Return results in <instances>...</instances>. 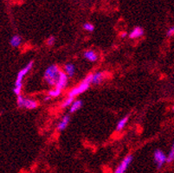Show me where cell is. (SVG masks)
I'll return each instance as SVG.
<instances>
[{
	"instance_id": "1",
	"label": "cell",
	"mask_w": 174,
	"mask_h": 173,
	"mask_svg": "<svg viewBox=\"0 0 174 173\" xmlns=\"http://www.w3.org/2000/svg\"><path fill=\"white\" fill-rule=\"evenodd\" d=\"M33 66H34V61H30L28 63L25 65V67L23 68L17 74L14 88L12 89L14 95H16L17 96L21 95L22 89H23V80L24 79V77L27 75L29 72L31 70Z\"/></svg>"
},
{
	"instance_id": "2",
	"label": "cell",
	"mask_w": 174,
	"mask_h": 173,
	"mask_svg": "<svg viewBox=\"0 0 174 173\" xmlns=\"http://www.w3.org/2000/svg\"><path fill=\"white\" fill-rule=\"evenodd\" d=\"M61 69L57 64H51L43 73V80L50 87H55L60 74Z\"/></svg>"
},
{
	"instance_id": "3",
	"label": "cell",
	"mask_w": 174,
	"mask_h": 173,
	"mask_svg": "<svg viewBox=\"0 0 174 173\" xmlns=\"http://www.w3.org/2000/svg\"><path fill=\"white\" fill-rule=\"evenodd\" d=\"M92 75L93 73L88 74L80 84L77 85L75 88L72 89L68 93V97L75 98L76 96L80 95L82 93L86 92L89 89L90 85L92 84Z\"/></svg>"
},
{
	"instance_id": "4",
	"label": "cell",
	"mask_w": 174,
	"mask_h": 173,
	"mask_svg": "<svg viewBox=\"0 0 174 173\" xmlns=\"http://www.w3.org/2000/svg\"><path fill=\"white\" fill-rule=\"evenodd\" d=\"M39 103L36 101V100L30 99V98H26L22 95L17 96V106L18 108H24L27 110L36 109L38 106Z\"/></svg>"
},
{
	"instance_id": "5",
	"label": "cell",
	"mask_w": 174,
	"mask_h": 173,
	"mask_svg": "<svg viewBox=\"0 0 174 173\" xmlns=\"http://www.w3.org/2000/svg\"><path fill=\"white\" fill-rule=\"evenodd\" d=\"M153 159L156 164L157 168L160 169L164 165V164L166 162L167 156L164 153L163 151H161L160 149H157L154 151V153H153Z\"/></svg>"
},
{
	"instance_id": "6",
	"label": "cell",
	"mask_w": 174,
	"mask_h": 173,
	"mask_svg": "<svg viewBox=\"0 0 174 173\" xmlns=\"http://www.w3.org/2000/svg\"><path fill=\"white\" fill-rule=\"evenodd\" d=\"M133 157L131 154H128L124 158V159L121 162V164L117 166V168L115 169L114 173H125L127 171V170L133 162Z\"/></svg>"
},
{
	"instance_id": "7",
	"label": "cell",
	"mask_w": 174,
	"mask_h": 173,
	"mask_svg": "<svg viewBox=\"0 0 174 173\" xmlns=\"http://www.w3.org/2000/svg\"><path fill=\"white\" fill-rule=\"evenodd\" d=\"M68 76L64 73L63 70H61L59 77H58V80H57V82L55 86V88L63 91L68 86Z\"/></svg>"
},
{
	"instance_id": "8",
	"label": "cell",
	"mask_w": 174,
	"mask_h": 173,
	"mask_svg": "<svg viewBox=\"0 0 174 173\" xmlns=\"http://www.w3.org/2000/svg\"><path fill=\"white\" fill-rule=\"evenodd\" d=\"M107 72H95V73H93L92 84H101L107 78Z\"/></svg>"
},
{
	"instance_id": "9",
	"label": "cell",
	"mask_w": 174,
	"mask_h": 173,
	"mask_svg": "<svg viewBox=\"0 0 174 173\" xmlns=\"http://www.w3.org/2000/svg\"><path fill=\"white\" fill-rule=\"evenodd\" d=\"M83 57L88 62H95L98 61V58H99L97 53H96L95 50H85L84 53H83Z\"/></svg>"
},
{
	"instance_id": "10",
	"label": "cell",
	"mask_w": 174,
	"mask_h": 173,
	"mask_svg": "<svg viewBox=\"0 0 174 173\" xmlns=\"http://www.w3.org/2000/svg\"><path fill=\"white\" fill-rule=\"evenodd\" d=\"M70 122V116L68 115V114H66V115H64L63 118H62V120H60V122L57 124V130L60 132L64 131L66 128L68 126V124Z\"/></svg>"
},
{
	"instance_id": "11",
	"label": "cell",
	"mask_w": 174,
	"mask_h": 173,
	"mask_svg": "<svg viewBox=\"0 0 174 173\" xmlns=\"http://www.w3.org/2000/svg\"><path fill=\"white\" fill-rule=\"evenodd\" d=\"M63 71L65 74H67L68 78H72L75 74V71H76V68L74 63L71 62H68L64 65Z\"/></svg>"
},
{
	"instance_id": "12",
	"label": "cell",
	"mask_w": 174,
	"mask_h": 173,
	"mask_svg": "<svg viewBox=\"0 0 174 173\" xmlns=\"http://www.w3.org/2000/svg\"><path fill=\"white\" fill-rule=\"evenodd\" d=\"M144 30L141 27L139 26H136L133 29L131 30V32L129 33V38L130 39H137L141 37L143 35H144Z\"/></svg>"
},
{
	"instance_id": "13",
	"label": "cell",
	"mask_w": 174,
	"mask_h": 173,
	"mask_svg": "<svg viewBox=\"0 0 174 173\" xmlns=\"http://www.w3.org/2000/svg\"><path fill=\"white\" fill-rule=\"evenodd\" d=\"M22 42H23V38L20 35H14L11 36V38L10 39V45H11V48H14V49H17V48H19L21 46Z\"/></svg>"
},
{
	"instance_id": "14",
	"label": "cell",
	"mask_w": 174,
	"mask_h": 173,
	"mask_svg": "<svg viewBox=\"0 0 174 173\" xmlns=\"http://www.w3.org/2000/svg\"><path fill=\"white\" fill-rule=\"evenodd\" d=\"M83 106V101L82 100H75L74 102L72 103L71 106H69V113H74L80 110Z\"/></svg>"
},
{
	"instance_id": "15",
	"label": "cell",
	"mask_w": 174,
	"mask_h": 173,
	"mask_svg": "<svg viewBox=\"0 0 174 173\" xmlns=\"http://www.w3.org/2000/svg\"><path fill=\"white\" fill-rule=\"evenodd\" d=\"M128 120H129V116L128 115H126L122 119H121L120 121L117 123V126H116V132L122 131L125 128V127L127 126Z\"/></svg>"
},
{
	"instance_id": "16",
	"label": "cell",
	"mask_w": 174,
	"mask_h": 173,
	"mask_svg": "<svg viewBox=\"0 0 174 173\" xmlns=\"http://www.w3.org/2000/svg\"><path fill=\"white\" fill-rule=\"evenodd\" d=\"M62 90L60 89H57V88H55V89H51L50 90L48 94H47V95H49L50 98H57V97H59L61 95V94H62Z\"/></svg>"
},
{
	"instance_id": "17",
	"label": "cell",
	"mask_w": 174,
	"mask_h": 173,
	"mask_svg": "<svg viewBox=\"0 0 174 173\" xmlns=\"http://www.w3.org/2000/svg\"><path fill=\"white\" fill-rule=\"evenodd\" d=\"M74 100H75V98H71V97H68L66 99L64 100L63 103H62V108H65V107H68V106H71V104L74 102Z\"/></svg>"
},
{
	"instance_id": "18",
	"label": "cell",
	"mask_w": 174,
	"mask_h": 173,
	"mask_svg": "<svg viewBox=\"0 0 174 173\" xmlns=\"http://www.w3.org/2000/svg\"><path fill=\"white\" fill-rule=\"evenodd\" d=\"M174 160V141L172 143V145H171V151L168 153L167 155V159L166 163H171Z\"/></svg>"
},
{
	"instance_id": "19",
	"label": "cell",
	"mask_w": 174,
	"mask_h": 173,
	"mask_svg": "<svg viewBox=\"0 0 174 173\" xmlns=\"http://www.w3.org/2000/svg\"><path fill=\"white\" fill-rule=\"evenodd\" d=\"M83 29L85 30L86 31H89V32H93L95 30V25L91 24V23H85L84 24H83Z\"/></svg>"
},
{
	"instance_id": "20",
	"label": "cell",
	"mask_w": 174,
	"mask_h": 173,
	"mask_svg": "<svg viewBox=\"0 0 174 173\" xmlns=\"http://www.w3.org/2000/svg\"><path fill=\"white\" fill-rule=\"evenodd\" d=\"M46 43L48 46H53L54 44L56 43V37L54 36V35H50V36H49L48 38H47V41H46Z\"/></svg>"
},
{
	"instance_id": "21",
	"label": "cell",
	"mask_w": 174,
	"mask_h": 173,
	"mask_svg": "<svg viewBox=\"0 0 174 173\" xmlns=\"http://www.w3.org/2000/svg\"><path fill=\"white\" fill-rule=\"evenodd\" d=\"M166 35L168 37H171L174 35V26H171V28L168 29V30L166 32Z\"/></svg>"
},
{
	"instance_id": "22",
	"label": "cell",
	"mask_w": 174,
	"mask_h": 173,
	"mask_svg": "<svg viewBox=\"0 0 174 173\" xmlns=\"http://www.w3.org/2000/svg\"><path fill=\"white\" fill-rule=\"evenodd\" d=\"M128 35V34L127 33V32H122V33L121 34V38H126Z\"/></svg>"
},
{
	"instance_id": "23",
	"label": "cell",
	"mask_w": 174,
	"mask_h": 173,
	"mask_svg": "<svg viewBox=\"0 0 174 173\" xmlns=\"http://www.w3.org/2000/svg\"><path fill=\"white\" fill-rule=\"evenodd\" d=\"M50 99H51V98H50L49 95H47V96H45V97H44V100H45V101H48V100H50Z\"/></svg>"
},
{
	"instance_id": "24",
	"label": "cell",
	"mask_w": 174,
	"mask_h": 173,
	"mask_svg": "<svg viewBox=\"0 0 174 173\" xmlns=\"http://www.w3.org/2000/svg\"><path fill=\"white\" fill-rule=\"evenodd\" d=\"M172 111H173V112H174V106H172Z\"/></svg>"
}]
</instances>
